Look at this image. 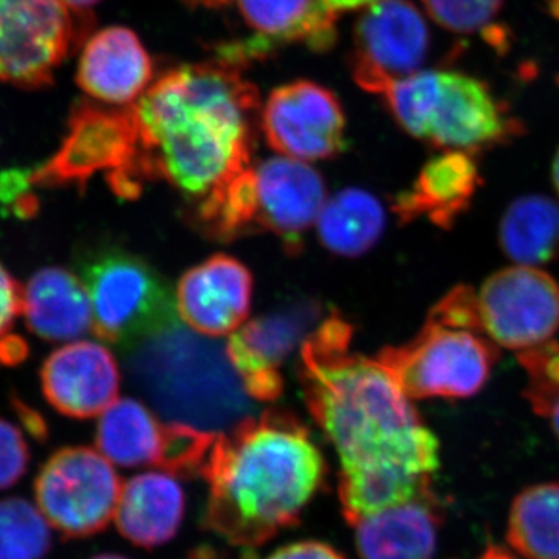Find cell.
I'll use <instances>...</instances> for the list:
<instances>
[{"instance_id": "6da1fadb", "label": "cell", "mask_w": 559, "mask_h": 559, "mask_svg": "<svg viewBox=\"0 0 559 559\" xmlns=\"http://www.w3.org/2000/svg\"><path fill=\"white\" fill-rule=\"evenodd\" d=\"M347 320L331 314L301 342L300 382L312 418L341 460L348 524L432 495L440 444L389 371L349 349Z\"/></svg>"}, {"instance_id": "7a4b0ae2", "label": "cell", "mask_w": 559, "mask_h": 559, "mask_svg": "<svg viewBox=\"0 0 559 559\" xmlns=\"http://www.w3.org/2000/svg\"><path fill=\"white\" fill-rule=\"evenodd\" d=\"M259 109L257 87L227 62L164 73L131 105L138 151L106 178L110 190L135 200L146 182L167 180L197 212L249 170Z\"/></svg>"}, {"instance_id": "3957f363", "label": "cell", "mask_w": 559, "mask_h": 559, "mask_svg": "<svg viewBox=\"0 0 559 559\" xmlns=\"http://www.w3.org/2000/svg\"><path fill=\"white\" fill-rule=\"evenodd\" d=\"M201 477L210 488L205 527L257 549L300 521L325 484L326 463L299 419L270 411L218 433Z\"/></svg>"}, {"instance_id": "277c9868", "label": "cell", "mask_w": 559, "mask_h": 559, "mask_svg": "<svg viewBox=\"0 0 559 559\" xmlns=\"http://www.w3.org/2000/svg\"><path fill=\"white\" fill-rule=\"evenodd\" d=\"M131 371L170 423L223 433L249 418L252 409L226 345L178 323L140 342Z\"/></svg>"}, {"instance_id": "5b68a950", "label": "cell", "mask_w": 559, "mask_h": 559, "mask_svg": "<svg viewBox=\"0 0 559 559\" xmlns=\"http://www.w3.org/2000/svg\"><path fill=\"white\" fill-rule=\"evenodd\" d=\"M384 97L401 128L444 151L476 154L522 132L491 87L466 73L419 70L392 84Z\"/></svg>"}, {"instance_id": "8992f818", "label": "cell", "mask_w": 559, "mask_h": 559, "mask_svg": "<svg viewBox=\"0 0 559 559\" xmlns=\"http://www.w3.org/2000/svg\"><path fill=\"white\" fill-rule=\"evenodd\" d=\"M92 331L116 345L140 344L176 325V304L153 267L123 249H91L79 259Z\"/></svg>"}, {"instance_id": "52a82bcc", "label": "cell", "mask_w": 559, "mask_h": 559, "mask_svg": "<svg viewBox=\"0 0 559 559\" xmlns=\"http://www.w3.org/2000/svg\"><path fill=\"white\" fill-rule=\"evenodd\" d=\"M498 358V345L488 337L428 319L415 340L374 359L407 399L460 400L480 392Z\"/></svg>"}, {"instance_id": "ba28073f", "label": "cell", "mask_w": 559, "mask_h": 559, "mask_svg": "<svg viewBox=\"0 0 559 559\" xmlns=\"http://www.w3.org/2000/svg\"><path fill=\"white\" fill-rule=\"evenodd\" d=\"M87 25L86 11L60 0H0V83L51 86L55 70L79 49Z\"/></svg>"}, {"instance_id": "9c48e42d", "label": "cell", "mask_w": 559, "mask_h": 559, "mask_svg": "<svg viewBox=\"0 0 559 559\" xmlns=\"http://www.w3.org/2000/svg\"><path fill=\"white\" fill-rule=\"evenodd\" d=\"M121 488L119 474L100 451L62 448L36 477V506L64 538H90L116 518Z\"/></svg>"}, {"instance_id": "30bf717a", "label": "cell", "mask_w": 559, "mask_h": 559, "mask_svg": "<svg viewBox=\"0 0 559 559\" xmlns=\"http://www.w3.org/2000/svg\"><path fill=\"white\" fill-rule=\"evenodd\" d=\"M138 151V127L131 106L79 100L69 114L68 132L49 160L32 171L33 187L83 191L98 173L127 170Z\"/></svg>"}, {"instance_id": "8fae6325", "label": "cell", "mask_w": 559, "mask_h": 559, "mask_svg": "<svg viewBox=\"0 0 559 559\" xmlns=\"http://www.w3.org/2000/svg\"><path fill=\"white\" fill-rule=\"evenodd\" d=\"M474 307L481 336L518 353L550 341L559 329V285L539 267L495 272L474 290Z\"/></svg>"}, {"instance_id": "7c38bea8", "label": "cell", "mask_w": 559, "mask_h": 559, "mask_svg": "<svg viewBox=\"0 0 559 559\" xmlns=\"http://www.w3.org/2000/svg\"><path fill=\"white\" fill-rule=\"evenodd\" d=\"M429 47L428 24L414 3H373L364 9L356 22L353 79L364 91L384 95L396 81L419 72Z\"/></svg>"}, {"instance_id": "4fadbf2b", "label": "cell", "mask_w": 559, "mask_h": 559, "mask_svg": "<svg viewBox=\"0 0 559 559\" xmlns=\"http://www.w3.org/2000/svg\"><path fill=\"white\" fill-rule=\"evenodd\" d=\"M261 128L272 148L290 159H331L347 145L340 100L312 81H294L272 91Z\"/></svg>"}, {"instance_id": "5bb4252c", "label": "cell", "mask_w": 559, "mask_h": 559, "mask_svg": "<svg viewBox=\"0 0 559 559\" xmlns=\"http://www.w3.org/2000/svg\"><path fill=\"white\" fill-rule=\"evenodd\" d=\"M322 310L314 301L250 320L230 334L227 356L252 400L274 401L283 392L280 366L310 336Z\"/></svg>"}, {"instance_id": "9a60e30c", "label": "cell", "mask_w": 559, "mask_h": 559, "mask_svg": "<svg viewBox=\"0 0 559 559\" xmlns=\"http://www.w3.org/2000/svg\"><path fill=\"white\" fill-rule=\"evenodd\" d=\"M40 388L47 403L66 417L92 418L116 403L120 370L108 348L97 342H73L44 360Z\"/></svg>"}, {"instance_id": "2e32d148", "label": "cell", "mask_w": 559, "mask_h": 559, "mask_svg": "<svg viewBox=\"0 0 559 559\" xmlns=\"http://www.w3.org/2000/svg\"><path fill=\"white\" fill-rule=\"evenodd\" d=\"M252 275L229 255H215L183 275L176 290V310L194 333L221 337L248 319Z\"/></svg>"}, {"instance_id": "e0dca14e", "label": "cell", "mask_w": 559, "mask_h": 559, "mask_svg": "<svg viewBox=\"0 0 559 559\" xmlns=\"http://www.w3.org/2000/svg\"><path fill=\"white\" fill-rule=\"evenodd\" d=\"M255 170V229L270 230L288 249H300L305 231L325 205V186L310 165L290 157H274Z\"/></svg>"}, {"instance_id": "ac0fdd59", "label": "cell", "mask_w": 559, "mask_h": 559, "mask_svg": "<svg viewBox=\"0 0 559 559\" xmlns=\"http://www.w3.org/2000/svg\"><path fill=\"white\" fill-rule=\"evenodd\" d=\"M153 61L130 28L108 27L84 44L76 84L90 98L109 106H131L148 90Z\"/></svg>"}, {"instance_id": "d6986e66", "label": "cell", "mask_w": 559, "mask_h": 559, "mask_svg": "<svg viewBox=\"0 0 559 559\" xmlns=\"http://www.w3.org/2000/svg\"><path fill=\"white\" fill-rule=\"evenodd\" d=\"M480 186L474 154L447 150L423 167L412 189L396 198L393 210L403 223L426 216L436 226L450 229L469 209Z\"/></svg>"}, {"instance_id": "ffe728a7", "label": "cell", "mask_w": 559, "mask_h": 559, "mask_svg": "<svg viewBox=\"0 0 559 559\" xmlns=\"http://www.w3.org/2000/svg\"><path fill=\"white\" fill-rule=\"evenodd\" d=\"M439 525L433 496H421L360 520L356 549L360 559H432Z\"/></svg>"}, {"instance_id": "44dd1931", "label": "cell", "mask_w": 559, "mask_h": 559, "mask_svg": "<svg viewBox=\"0 0 559 559\" xmlns=\"http://www.w3.org/2000/svg\"><path fill=\"white\" fill-rule=\"evenodd\" d=\"M186 513V495L170 474L145 473L121 488L116 524L123 538L154 549L175 538Z\"/></svg>"}, {"instance_id": "7402d4cb", "label": "cell", "mask_w": 559, "mask_h": 559, "mask_svg": "<svg viewBox=\"0 0 559 559\" xmlns=\"http://www.w3.org/2000/svg\"><path fill=\"white\" fill-rule=\"evenodd\" d=\"M28 330L49 342H68L92 329L90 296L81 278L64 267L36 272L22 296Z\"/></svg>"}, {"instance_id": "603a6c76", "label": "cell", "mask_w": 559, "mask_h": 559, "mask_svg": "<svg viewBox=\"0 0 559 559\" xmlns=\"http://www.w3.org/2000/svg\"><path fill=\"white\" fill-rule=\"evenodd\" d=\"M311 3L312 0H238L242 17L259 33L248 40L226 44L218 50L219 61L240 68L297 40L312 47L314 32L308 21Z\"/></svg>"}, {"instance_id": "cb8c5ba5", "label": "cell", "mask_w": 559, "mask_h": 559, "mask_svg": "<svg viewBox=\"0 0 559 559\" xmlns=\"http://www.w3.org/2000/svg\"><path fill=\"white\" fill-rule=\"evenodd\" d=\"M167 425L134 400H117L98 423V451L119 466H159Z\"/></svg>"}, {"instance_id": "d4e9b609", "label": "cell", "mask_w": 559, "mask_h": 559, "mask_svg": "<svg viewBox=\"0 0 559 559\" xmlns=\"http://www.w3.org/2000/svg\"><path fill=\"white\" fill-rule=\"evenodd\" d=\"M499 245L522 266L549 263L559 253V204L540 194L511 202L499 224Z\"/></svg>"}, {"instance_id": "484cf974", "label": "cell", "mask_w": 559, "mask_h": 559, "mask_svg": "<svg viewBox=\"0 0 559 559\" xmlns=\"http://www.w3.org/2000/svg\"><path fill=\"white\" fill-rule=\"evenodd\" d=\"M385 226L384 209L367 191L348 189L325 202L318 218L319 237L326 249L358 257L373 248Z\"/></svg>"}, {"instance_id": "4316f807", "label": "cell", "mask_w": 559, "mask_h": 559, "mask_svg": "<svg viewBox=\"0 0 559 559\" xmlns=\"http://www.w3.org/2000/svg\"><path fill=\"white\" fill-rule=\"evenodd\" d=\"M507 539L527 559H559V484L524 489L511 506Z\"/></svg>"}, {"instance_id": "83f0119b", "label": "cell", "mask_w": 559, "mask_h": 559, "mask_svg": "<svg viewBox=\"0 0 559 559\" xmlns=\"http://www.w3.org/2000/svg\"><path fill=\"white\" fill-rule=\"evenodd\" d=\"M51 530L44 514L22 498L0 500V559H46Z\"/></svg>"}, {"instance_id": "f1b7e54d", "label": "cell", "mask_w": 559, "mask_h": 559, "mask_svg": "<svg viewBox=\"0 0 559 559\" xmlns=\"http://www.w3.org/2000/svg\"><path fill=\"white\" fill-rule=\"evenodd\" d=\"M528 384L524 396L533 411L549 419L559 439V342L547 341L538 347L518 353Z\"/></svg>"}, {"instance_id": "f546056e", "label": "cell", "mask_w": 559, "mask_h": 559, "mask_svg": "<svg viewBox=\"0 0 559 559\" xmlns=\"http://www.w3.org/2000/svg\"><path fill=\"white\" fill-rule=\"evenodd\" d=\"M429 16L447 31L474 33L495 22L506 0H421Z\"/></svg>"}, {"instance_id": "4dcf8cb0", "label": "cell", "mask_w": 559, "mask_h": 559, "mask_svg": "<svg viewBox=\"0 0 559 559\" xmlns=\"http://www.w3.org/2000/svg\"><path fill=\"white\" fill-rule=\"evenodd\" d=\"M31 450L16 426L0 418V489L13 487L27 473Z\"/></svg>"}, {"instance_id": "1f68e13d", "label": "cell", "mask_w": 559, "mask_h": 559, "mask_svg": "<svg viewBox=\"0 0 559 559\" xmlns=\"http://www.w3.org/2000/svg\"><path fill=\"white\" fill-rule=\"evenodd\" d=\"M31 170L0 173V204L20 219H31L38 213L39 201L32 193Z\"/></svg>"}, {"instance_id": "d6a6232c", "label": "cell", "mask_w": 559, "mask_h": 559, "mask_svg": "<svg viewBox=\"0 0 559 559\" xmlns=\"http://www.w3.org/2000/svg\"><path fill=\"white\" fill-rule=\"evenodd\" d=\"M22 290L20 283L0 264V336L11 329L22 311Z\"/></svg>"}, {"instance_id": "836d02e7", "label": "cell", "mask_w": 559, "mask_h": 559, "mask_svg": "<svg viewBox=\"0 0 559 559\" xmlns=\"http://www.w3.org/2000/svg\"><path fill=\"white\" fill-rule=\"evenodd\" d=\"M266 559H347L340 550L322 540H300L275 550Z\"/></svg>"}, {"instance_id": "e575fe53", "label": "cell", "mask_w": 559, "mask_h": 559, "mask_svg": "<svg viewBox=\"0 0 559 559\" xmlns=\"http://www.w3.org/2000/svg\"><path fill=\"white\" fill-rule=\"evenodd\" d=\"M11 403H13L14 411H16L17 417H20L25 430L31 433L33 439L39 441L46 440L47 436H49V428H47V423L46 419L43 418V415L32 409L31 406H27V404L20 399H13Z\"/></svg>"}, {"instance_id": "d590c367", "label": "cell", "mask_w": 559, "mask_h": 559, "mask_svg": "<svg viewBox=\"0 0 559 559\" xmlns=\"http://www.w3.org/2000/svg\"><path fill=\"white\" fill-rule=\"evenodd\" d=\"M27 342L20 336L0 337V364L2 366H17L22 360L27 359Z\"/></svg>"}, {"instance_id": "8d00e7d4", "label": "cell", "mask_w": 559, "mask_h": 559, "mask_svg": "<svg viewBox=\"0 0 559 559\" xmlns=\"http://www.w3.org/2000/svg\"><path fill=\"white\" fill-rule=\"evenodd\" d=\"M378 2H382V0H314L316 5L334 20H337L341 14L347 13V11L367 9V7Z\"/></svg>"}, {"instance_id": "74e56055", "label": "cell", "mask_w": 559, "mask_h": 559, "mask_svg": "<svg viewBox=\"0 0 559 559\" xmlns=\"http://www.w3.org/2000/svg\"><path fill=\"white\" fill-rule=\"evenodd\" d=\"M60 2L64 3L70 10L86 11V9L100 2V0H60Z\"/></svg>"}, {"instance_id": "f35d334b", "label": "cell", "mask_w": 559, "mask_h": 559, "mask_svg": "<svg viewBox=\"0 0 559 559\" xmlns=\"http://www.w3.org/2000/svg\"><path fill=\"white\" fill-rule=\"evenodd\" d=\"M479 559H514L509 551L499 549V547H489Z\"/></svg>"}, {"instance_id": "ab89813d", "label": "cell", "mask_w": 559, "mask_h": 559, "mask_svg": "<svg viewBox=\"0 0 559 559\" xmlns=\"http://www.w3.org/2000/svg\"><path fill=\"white\" fill-rule=\"evenodd\" d=\"M183 2L190 3V5L201 7H221L231 2V0H183Z\"/></svg>"}, {"instance_id": "60d3db41", "label": "cell", "mask_w": 559, "mask_h": 559, "mask_svg": "<svg viewBox=\"0 0 559 559\" xmlns=\"http://www.w3.org/2000/svg\"><path fill=\"white\" fill-rule=\"evenodd\" d=\"M551 179H554L555 189L559 194V150L557 156H555L554 165H551Z\"/></svg>"}, {"instance_id": "b9f144b4", "label": "cell", "mask_w": 559, "mask_h": 559, "mask_svg": "<svg viewBox=\"0 0 559 559\" xmlns=\"http://www.w3.org/2000/svg\"><path fill=\"white\" fill-rule=\"evenodd\" d=\"M543 2L546 3L551 16L559 21V0H543Z\"/></svg>"}, {"instance_id": "7bdbcfd3", "label": "cell", "mask_w": 559, "mask_h": 559, "mask_svg": "<svg viewBox=\"0 0 559 559\" xmlns=\"http://www.w3.org/2000/svg\"><path fill=\"white\" fill-rule=\"evenodd\" d=\"M91 559H130V558L121 557V555L105 554V555H97V557H94Z\"/></svg>"}]
</instances>
